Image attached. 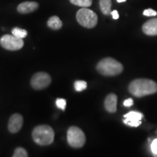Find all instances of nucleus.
Returning a JSON list of instances; mask_svg holds the SVG:
<instances>
[{
    "label": "nucleus",
    "mask_w": 157,
    "mask_h": 157,
    "mask_svg": "<svg viewBox=\"0 0 157 157\" xmlns=\"http://www.w3.org/2000/svg\"><path fill=\"white\" fill-rule=\"evenodd\" d=\"M56 104L58 109H61L63 111H64V110L66 109V101L63 99V98H58L56 101Z\"/></svg>",
    "instance_id": "6ab92c4d"
},
{
    "label": "nucleus",
    "mask_w": 157,
    "mask_h": 157,
    "mask_svg": "<svg viewBox=\"0 0 157 157\" xmlns=\"http://www.w3.org/2000/svg\"><path fill=\"white\" fill-rule=\"evenodd\" d=\"M97 70L100 74L106 76H113L123 71V66L119 61L111 58L101 60L97 65Z\"/></svg>",
    "instance_id": "7ed1b4c3"
},
{
    "label": "nucleus",
    "mask_w": 157,
    "mask_h": 157,
    "mask_svg": "<svg viewBox=\"0 0 157 157\" xmlns=\"http://www.w3.org/2000/svg\"><path fill=\"white\" fill-rule=\"evenodd\" d=\"M143 15H146V16H156L157 15V13L156 11H155L152 9H147L143 12Z\"/></svg>",
    "instance_id": "aec40b11"
},
{
    "label": "nucleus",
    "mask_w": 157,
    "mask_h": 157,
    "mask_svg": "<svg viewBox=\"0 0 157 157\" xmlns=\"http://www.w3.org/2000/svg\"><path fill=\"white\" fill-rule=\"evenodd\" d=\"M12 34L14 35L15 36L17 37V38L20 39H23L25 37L27 36V34H28V32H27L26 30L23 29L17 28V27H15L12 29Z\"/></svg>",
    "instance_id": "2eb2a0df"
},
{
    "label": "nucleus",
    "mask_w": 157,
    "mask_h": 157,
    "mask_svg": "<svg viewBox=\"0 0 157 157\" xmlns=\"http://www.w3.org/2000/svg\"><path fill=\"white\" fill-rule=\"evenodd\" d=\"M117 96L113 93H111L107 95L104 101V106L108 112L115 113L117 111Z\"/></svg>",
    "instance_id": "9b49d317"
},
{
    "label": "nucleus",
    "mask_w": 157,
    "mask_h": 157,
    "mask_svg": "<svg viewBox=\"0 0 157 157\" xmlns=\"http://www.w3.org/2000/svg\"><path fill=\"white\" fill-rule=\"evenodd\" d=\"M100 8L104 15H108L111 13V0H100Z\"/></svg>",
    "instance_id": "4468645a"
},
{
    "label": "nucleus",
    "mask_w": 157,
    "mask_h": 157,
    "mask_svg": "<svg viewBox=\"0 0 157 157\" xmlns=\"http://www.w3.org/2000/svg\"><path fill=\"white\" fill-rule=\"evenodd\" d=\"M67 141L69 146L72 148H82L86 141L85 135L80 128L72 126L67 131Z\"/></svg>",
    "instance_id": "39448f33"
},
{
    "label": "nucleus",
    "mask_w": 157,
    "mask_h": 157,
    "mask_svg": "<svg viewBox=\"0 0 157 157\" xmlns=\"http://www.w3.org/2000/svg\"><path fill=\"white\" fill-rule=\"evenodd\" d=\"M133 105V100L132 98H128L124 101V105L126 107H130Z\"/></svg>",
    "instance_id": "4be33fe9"
},
{
    "label": "nucleus",
    "mask_w": 157,
    "mask_h": 157,
    "mask_svg": "<svg viewBox=\"0 0 157 157\" xmlns=\"http://www.w3.org/2000/svg\"><path fill=\"white\" fill-rule=\"evenodd\" d=\"M28 156V153L22 147H18V148H15L14 154L13 155V157H27Z\"/></svg>",
    "instance_id": "a211bd4d"
},
{
    "label": "nucleus",
    "mask_w": 157,
    "mask_h": 157,
    "mask_svg": "<svg viewBox=\"0 0 157 157\" xmlns=\"http://www.w3.org/2000/svg\"><path fill=\"white\" fill-rule=\"evenodd\" d=\"M87 84L85 81H82V80H77L74 82V88L77 92H82L87 88Z\"/></svg>",
    "instance_id": "f3484780"
},
{
    "label": "nucleus",
    "mask_w": 157,
    "mask_h": 157,
    "mask_svg": "<svg viewBox=\"0 0 157 157\" xmlns=\"http://www.w3.org/2000/svg\"><path fill=\"white\" fill-rule=\"evenodd\" d=\"M143 31L148 36L157 35V17L149 20L143 25Z\"/></svg>",
    "instance_id": "f8f14e48"
},
{
    "label": "nucleus",
    "mask_w": 157,
    "mask_h": 157,
    "mask_svg": "<svg viewBox=\"0 0 157 157\" xmlns=\"http://www.w3.org/2000/svg\"><path fill=\"white\" fill-rule=\"evenodd\" d=\"M32 137L34 142L39 146H49L54 141L55 132L49 125H39L33 130Z\"/></svg>",
    "instance_id": "f03ea898"
},
{
    "label": "nucleus",
    "mask_w": 157,
    "mask_h": 157,
    "mask_svg": "<svg viewBox=\"0 0 157 157\" xmlns=\"http://www.w3.org/2000/svg\"><path fill=\"white\" fill-rule=\"evenodd\" d=\"M143 117V114L140 112L130 111L124 116L125 118V119H124V123L130 127H138L140 125Z\"/></svg>",
    "instance_id": "1a4fd4ad"
},
{
    "label": "nucleus",
    "mask_w": 157,
    "mask_h": 157,
    "mask_svg": "<svg viewBox=\"0 0 157 157\" xmlns=\"http://www.w3.org/2000/svg\"><path fill=\"white\" fill-rule=\"evenodd\" d=\"M51 83V77L46 72H38L32 76L31 85L34 90H41L45 89Z\"/></svg>",
    "instance_id": "0eeeda50"
},
{
    "label": "nucleus",
    "mask_w": 157,
    "mask_h": 157,
    "mask_svg": "<svg viewBox=\"0 0 157 157\" xmlns=\"http://www.w3.org/2000/svg\"><path fill=\"white\" fill-rule=\"evenodd\" d=\"M111 14L112 15L113 18L114 20H117L118 18H119V13H118L117 10H113L111 13Z\"/></svg>",
    "instance_id": "5701e85b"
},
{
    "label": "nucleus",
    "mask_w": 157,
    "mask_h": 157,
    "mask_svg": "<svg viewBox=\"0 0 157 157\" xmlns=\"http://www.w3.org/2000/svg\"><path fill=\"white\" fill-rule=\"evenodd\" d=\"M23 118L19 113H14L10 118L8 121V130L11 133H17L23 127Z\"/></svg>",
    "instance_id": "6e6552de"
},
{
    "label": "nucleus",
    "mask_w": 157,
    "mask_h": 157,
    "mask_svg": "<svg viewBox=\"0 0 157 157\" xmlns=\"http://www.w3.org/2000/svg\"><path fill=\"white\" fill-rule=\"evenodd\" d=\"M129 92L137 98L152 95L157 92V84L148 78H137L129 84Z\"/></svg>",
    "instance_id": "f257e3e1"
},
{
    "label": "nucleus",
    "mask_w": 157,
    "mask_h": 157,
    "mask_svg": "<svg viewBox=\"0 0 157 157\" xmlns=\"http://www.w3.org/2000/svg\"><path fill=\"white\" fill-rule=\"evenodd\" d=\"M151 148L152 152L154 153V154H157V139H155V140L153 141Z\"/></svg>",
    "instance_id": "412c9836"
},
{
    "label": "nucleus",
    "mask_w": 157,
    "mask_h": 157,
    "mask_svg": "<svg viewBox=\"0 0 157 157\" xmlns=\"http://www.w3.org/2000/svg\"><path fill=\"white\" fill-rule=\"evenodd\" d=\"M48 26L53 30H59L62 28L63 23L58 16L55 15L49 18L48 21Z\"/></svg>",
    "instance_id": "ddd939ff"
},
{
    "label": "nucleus",
    "mask_w": 157,
    "mask_h": 157,
    "mask_svg": "<svg viewBox=\"0 0 157 157\" xmlns=\"http://www.w3.org/2000/svg\"><path fill=\"white\" fill-rule=\"evenodd\" d=\"M39 8V4L36 2H23L17 6V10L21 14L33 13Z\"/></svg>",
    "instance_id": "9d476101"
},
{
    "label": "nucleus",
    "mask_w": 157,
    "mask_h": 157,
    "mask_svg": "<svg viewBox=\"0 0 157 157\" xmlns=\"http://www.w3.org/2000/svg\"><path fill=\"white\" fill-rule=\"evenodd\" d=\"M0 44L4 49L10 51L21 50L24 45L23 39L17 38L14 35L5 34L0 39Z\"/></svg>",
    "instance_id": "423d86ee"
},
{
    "label": "nucleus",
    "mask_w": 157,
    "mask_h": 157,
    "mask_svg": "<svg viewBox=\"0 0 157 157\" xmlns=\"http://www.w3.org/2000/svg\"><path fill=\"white\" fill-rule=\"evenodd\" d=\"M69 1L73 5L82 7H90L93 3V0H69Z\"/></svg>",
    "instance_id": "dca6fc26"
},
{
    "label": "nucleus",
    "mask_w": 157,
    "mask_h": 157,
    "mask_svg": "<svg viewBox=\"0 0 157 157\" xmlns=\"http://www.w3.org/2000/svg\"><path fill=\"white\" fill-rule=\"evenodd\" d=\"M125 1H126V0H117L118 2H119V3H120V2H125Z\"/></svg>",
    "instance_id": "b1692460"
},
{
    "label": "nucleus",
    "mask_w": 157,
    "mask_h": 157,
    "mask_svg": "<svg viewBox=\"0 0 157 157\" xmlns=\"http://www.w3.org/2000/svg\"><path fill=\"white\" fill-rule=\"evenodd\" d=\"M76 20L78 23L83 27L93 29L98 23V16L95 12L83 7L76 13Z\"/></svg>",
    "instance_id": "20e7f679"
}]
</instances>
